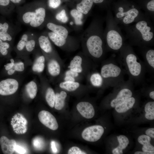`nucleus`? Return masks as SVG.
<instances>
[{
	"label": "nucleus",
	"mask_w": 154,
	"mask_h": 154,
	"mask_svg": "<svg viewBox=\"0 0 154 154\" xmlns=\"http://www.w3.org/2000/svg\"><path fill=\"white\" fill-rule=\"evenodd\" d=\"M123 26L125 36L130 40L146 43L153 40V24L150 18L146 15L133 24Z\"/></svg>",
	"instance_id": "nucleus-1"
},
{
	"label": "nucleus",
	"mask_w": 154,
	"mask_h": 154,
	"mask_svg": "<svg viewBox=\"0 0 154 154\" xmlns=\"http://www.w3.org/2000/svg\"><path fill=\"white\" fill-rule=\"evenodd\" d=\"M103 21L101 19H94L90 27L87 34L86 46L90 54L96 58H99L103 53L104 39Z\"/></svg>",
	"instance_id": "nucleus-2"
},
{
	"label": "nucleus",
	"mask_w": 154,
	"mask_h": 154,
	"mask_svg": "<svg viewBox=\"0 0 154 154\" xmlns=\"http://www.w3.org/2000/svg\"><path fill=\"white\" fill-rule=\"evenodd\" d=\"M106 19V27L104 31V38L111 49L117 50L122 47L123 35L120 28L115 21L112 12L108 10Z\"/></svg>",
	"instance_id": "nucleus-3"
},
{
	"label": "nucleus",
	"mask_w": 154,
	"mask_h": 154,
	"mask_svg": "<svg viewBox=\"0 0 154 154\" xmlns=\"http://www.w3.org/2000/svg\"><path fill=\"white\" fill-rule=\"evenodd\" d=\"M125 6H118L114 10V18L118 25L123 26L130 25L137 21L145 16L144 13L135 5Z\"/></svg>",
	"instance_id": "nucleus-4"
},
{
	"label": "nucleus",
	"mask_w": 154,
	"mask_h": 154,
	"mask_svg": "<svg viewBox=\"0 0 154 154\" xmlns=\"http://www.w3.org/2000/svg\"><path fill=\"white\" fill-rule=\"evenodd\" d=\"M46 15L45 9L42 7L24 12L22 15L23 22L33 28L40 26L44 22Z\"/></svg>",
	"instance_id": "nucleus-5"
},
{
	"label": "nucleus",
	"mask_w": 154,
	"mask_h": 154,
	"mask_svg": "<svg viewBox=\"0 0 154 154\" xmlns=\"http://www.w3.org/2000/svg\"><path fill=\"white\" fill-rule=\"evenodd\" d=\"M104 132V128L102 126L94 125L85 129L82 132V136L86 141L95 142L101 138Z\"/></svg>",
	"instance_id": "nucleus-6"
},
{
	"label": "nucleus",
	"mask_w": 154,
	"mask_h": 154,
	"mask_svg": "<svg viewBox=\"0 0 154 154\" xmlns=\"http://www.w3.org/2000/svg\"><path fill=\"white\" fill-rule=\"evenodd\" d=\"M18 82L13 78H8L0 82V94L7 96L15 93L17 90Z\"/></svg>",
	"instance_id": "nucleus-7"
},
{
	"label": "nucleus",
	"mask_w": 154,
	"mask_h": 154,
	"mask_svg": "<svg viewBox=\"0 0 154 154\" xmlns=\"http://www.w3.org/2000/svg\"><path fill=\"white\" fill-rule=\"evenodd\" d=\"M38 116L40 121L46 127L53 130L58 129V125L56 118L49 112L42 110L39 112Z\"/></svg>",
	"instance_id": "nucleus-8"
},
{
	"label": "nucleus",
	"mask_w": 154,
	"mask_h": 154,
	"mask_svg": "<svg viewBox=\"0 0 154 154\" xmlns=\"http://www.w3.org/2000/svg\"><path fill=\"white\" fill-rule=\"evenodd\" d=\"M136 56L133 54L130 53L126 57V61L129 71L133 76L139 75L141 71L140 64L137 62Z\"/></svg>",
	"instance_id": "nucleus-9"
},
{
	"label": "nucleus",
	"mask_w": 154,
	"mask_h": 154,
	"mask_svg": "<svg viewBox=\"0 0 154 154\" xmlns=\"http://www.w3.org/2000/svg\"><path fill=\"white\" fill-rule=\"evenodd\" d=\"M76 108L81 115L86 119H91L94 116V108L92 105L88 102H79L76 106Z\"/></svg>",
	"instance_id": "nucleus-10"
},
{
	"label": "nucleus",
	"mask_w": 154,
	"mask_h": 154,
	"mask_svg": "<svg viewBox=\"0 0 154 154\" xmlns=\"http://www.w3.org/2000/svg\"><path fill=\"white\" fill-rule=\"evenodd\" d=\"M121 69L118 66L110 63L104 65L101 69V74L104 78L116 77L120 73Z\"/></svg>",
	"instance_id": "nucleus-11"
},
{
	"label": "nucleus",
	"mask_w": 154,
	"mask_h": 154,
	"mask_svg": "<svg viewBox=\"0 0 154 154\" xmlns=\"http://www.w3.org/2000/svg\"><path fill=\"white\" fill-rule=\"evenodd\" d=\"M0 144L2 150L5 154H13L17 145L15 140L9 139L5 136H2L0 138Z\"/></svg>",
	"instance_id": "nucleus-12"
},
{
	"label": "nucleus",
	"mask_w": 154,
	"mask_h": 154,
	"mask_svg": "<svg viewBox=\"0 0 154 154\" xmlns=\"http://www.w3.org/2000/svg\"><path fill=\"white\" fill-rule=\"evenodd\" d=\"M132 95L131 91L129 89L127 88L122 89L118 93L116 98L111 102V106L115 108L117 105L131 97Z\"/></svg>",
	"instance_id": "nucleus-13"
},
{
	"label": "nucleus",
	"mask_w": 154,
	"mask_h": 154,
	"mask_svg": "<svg viewBox=\"0 0 154 154\" xmlns=\"http://www.w3.org/2000/svg\"><path fill=\"white\" fill-rule=\"evenodd\" d=\"M47 28L51 31L62 37L66 39L68 35V31L64 27L49 22L46 24Z\"/></svg>",
	"instance_id": "nucleus-14"
},
{
	"label": "nucleus",
	"mask_w": 154,
	"mask_h": 154,
	"mask_svg": "<svg viewBox=\"0 0 154 154\" xmlns=\"http://www.w3.org/2000/svg\"><path fill=\"white\" fill-rule=\"evenodd\" d=\"M138 142L143 146L142 150L143 151L147 152H154V147L150 143L151 137L145 135L139 136L137 139Z\"/></svg>",
	"instance_id": "nucleus-15"
},
{
	"label": "nucleus",
	"mask_w": 154,
	"mask_h": 154,
	"mask_svg": "<svg viewBox=\"0 0 154 154\" xmlns=\"http://www.w3.org/2000/svg\"><path fill=\"white\" fill-rule=\"evenodd\" d=\"M135 102V98L131 97L116 106L115 110L119 113L125 112L133 107Z\"/></svg>",
	"instance_id": "nucleus-16"
},
{
	"label": "nucleus",
	"mask_w": 154,
	"mask_h": 154,
	"mask_svg": "<svg viewBox=\"0 0 154 154\" xmlns=\"http://www.w3.org/2000/svg\"><path fill=\"white\" fill-rule=\"evenodd\" d=\"M117 138L119 145L113 149L112 153L113 154H122L123 150L126 148L129 143V140L126 136L122 135L117 136Z\"/></svg>",
	"instance_id": "nucleus-17"
},
{
	"label": "nucleus",
	"mask_w": 154,
	"mask_h": 154,
	"mask_svg": "<svg viewBox=\"0 0 154 154\" xmlns=\"http://www.w3.org/2000/svg\"><path fill=\"white\" fill-rule=\"evenodd\" d=\"M38 43L40 48L46 53L50 52L52 50V47L48 36L41 35L38 38Z\"/></svg>",
	"instance_id": "nucleus-18"
},
{
	"label": "nucleus",
	"mask_w": 154,
	"mask_h": 154,
	"mask_svg": "<svg viewBox=\"0 0 154 154\" xmlns=\"http://www.w3.org/2000/svg\"><path fill=\"white\" fill-rule=\"evenodd\" d=\"M93 3L92 0H82L77 4L76 9L83 14L87 15L91 10Z\"/></svg>",
	"instance_id": "nucleus-19"
},
{
	"label": "nucleus",
	"mask_w": 154,
	"mask_h": 154,
	"mask_svg": "<svg viewBox=\"0 0 154 154\" xmlns=\"http://www.w3.org/2000/svg\"><path fill=\"white\" fill-rule=\"evenodd\" d=\"M67 96L66 92L64 91L55 94L54 105L55 109L57 110H60L63 108Z\"/></svg>",
	"instance_id": "nucleus-20"
},
{
	"label": "nucleus",
	"mask_w": 154,
	"mask_h": 154,
	"mask_svg": "<svg viewBox=\"0 0 154 154\" xmlns=\"http://www.w3.org/2000/svg\"><path fill=\"white\" fill-rule=\"evenodd\" d=\"M82 59L80 56H75L71 61L69 66L70 70L78 73L82 72Z\"/></svg>",
	"instance_id": "nucleus-21"
},
{
	"label": "nucleus",
	"mask_w": 154,
	"mask_h": 154,
	"mask_svg": "<svg viewBox=\"0 0 154 154\" xmlns=\"http://www.w3.org/2000/svg\"><path fill=\"white\" fill-rule=\"evenodd\" d=\"M47 67L48 72L51 76H55L60 74V66L56 60H50L48 63Z\"/></svg>",
	"instance_id": "nucleus-22"
},
{
	"label": "nucleus",
	"mask_w": 154,
	"mask_h": 154,
	"mask_svg": "<svg viewBox=\"0 0 154 154\" xmlns=\"http://www.w3.org/2000/svg\"><path fill=\"white\" fill-rule=\"evenodd\" d=\"M48 36L49 39L58 46H62L66 43V39L62 37L52 31L48 33Z\"/></svg>",
	"instance_id": "nucleus-23"
},
{
	"label": "nucleus",
	"mask_w": 154,
	"mask_h": 154,
	"mask_svg": "<svg viewBox=\"0 0 154 154\" xmlns=\"http://www.w3.org/2000/svg\"><path fill=\"white\" fill-rule=\"evenodd\" d=\"M45 59L43 56L38 57L36 60L32 67V70L35 72H42L44 68Z\"/></svg>",
	"instance_id": "nucleus-24"
},
{
	"label": "nucleus",
	"mask_w": 154,
	"mask_h": 154,
	"mask_svg": "<svg viewBox=\"0 0 154 154\" xmlns=\"http://www.w3.org/2000/svg\"><path fill=\"white\" fill-rule=\"evenodd\" d=\"M59 86L61 88L72 92L76 90L79 87L80 84L75 81H65L60 83Z\"/></svg>",
	"instance_id": "nucleus-25"
},
{
	"label": "nucleus",
	"mask_w": 154,
	"mask_h": 154,
	"mask_svg": "<svg viewBox=\"0 0 154 154\" xmlns=\"http://www.w3.org/2000/svg\"><path fill=\"white\" fill-rule=\"evenodd\" d=\"M144 110L145 114V117L147 119L153 120L154 119V102L147 103L145 106Z\"/></svg>",
	"instance_id": "nucleus-26"
},
{
	"label": "nucleus",
	"mask_w": 154,
	"mask_h": 154,
	"mask_svg": "<svg viewBox=\"0 0 154 154\" xmlns=\"http://www.w3.org/2000/svg\"><path fill=\"white\" fill-rule=\"evenodd\" d=\"M27 92L30 98L33 99L36 97L37 92L36 84L33 81L28 83L26 86Z\"/></svg>",
	"instance_id": "nucleus-27"
},
{
	"label": "nucleus",
	"mask_w": 154,
	"mask_h": 154,
	"mask_svg": "<svg viewBox=\"0 0 154 154\" xmlns=\"http://www.w3.org/2000/svg\"><path fill=\"white\" fill-rule=\"evenodd\" d=\"M55 97V94L53 89L48 88L46 92L45 99L49 106L52 108L54 106Z\"/></svg>",
	"instance_id": "nucleus-28"
},
{
	"label": "nucleus",
	"mask_w": 154,
	"mask_h": 154,
	"mask_svg": "<svg viewBox=\"0 0 154 154\" xmlns=\"http://www.w3.org/2000/svg\"><path fill=\"white\" fill-rule=\"evenodd\" d=\"M71 16L74 18L75 24L78 25L82 24L83 14L76 9H73L70 12Z\"/></svg>",
	"instance_id": "nucleus-29"
},
{
	"label": "nucleus",
	"mask_w": 154,
	"mask_h": 154,
	"mask_svg": "<svg viewBox=\"0 0 154 154\" xmlns=\"http://www.w3.org/2000/svg\"><path fill=\"white\" fill-rule=\"evenodd\" d=\"M92 84L96 86H100L102 83V78L101 75L98 73H96L92 74L90 78Z\"/></svg>",
	"instance_id": "nucleus-30"
},
{
	"label": "nucleus",
	"mask_w": 154,
	"mask_h": 154,
	"mask_svg": "<svg viewBox=\"0 0 154 154\" xmlns=\"http://www.w3.org/2000/svg\"><path fill=\"white\" fill-rule=\"evenodd\" d=\"M29 34L26 33L22 35L17 46V48L18 50L21 51L25 47L26 42L29 40Z\"/></svg>",
	"instance_id": "nucleus-31"
},
{
	"label": "nucleus",
	"mask_w": 154,
	"mask_h": 154,
	"mask_svg": "<svg viewBox=\"0 0 154 154\" xmlns=\"http://www.w3.org/2000/svg\"><path fill=\"white\" fill-rule=\"evenodd\" d=\"M55 18L58 21L63 23H66L68 20L66 11L64 9L56 14Z\"/></svg>",
	"instance_id": "nucleus-32"
},
{
	"label": "nucleus",
	"mask_w": 154,
	"mask_h": 154,
	"mask_svg": "<svg viewBox=\"0 0 154 154\" xmlns=\"http://www.w3.org/2000/svg\"><path fill=\"white\" fill-rule=\"evenodd\" d=\"M146 58L149 64L154 68V50L153 49L149 50L146 53Z\"/></svg>",
	"instance_id": "nucleus-33"
},
{
	"label": "nucleus",
	"mask_w": 154,
	"mask_h": 154,
	"mask_svg": "<svg viewBox=\"0 0 154 154\" xmlns=\"http://www.w3.org/2000/svg\"><path fill=\"white\" fill-rule=\"evenodd\" d=\"M35 41L34 39H29L27 42L25 47L26 50L28 52L32 51L35 47Z\"/></svg>",
	"instance_id": "nucleus-34"
},
{
	"label": "nucleus",
	"mask_w": 154,
	"mask_h": 154,
	"mask_svg": "<svg viewBox=\"0 0 154 154\" xmlns=\"http://www.w3.org/2000/svg\"><path fill=\"white\" fill-rule=\"evenodd\" d=\"M61 0H48L49 7L52 9H55L58 7L61 4Z\"/></svg>",
	"instance_id": "nucleus-35"
},
{
	"label": "nucleus",
	"mask_w": 154,
	"mask_h": 154,
	"mask_svg": "<svg viewBox=\"0 0 154 154\" xmlns=\"http://www.w3.org/2000/svg\"><path fill=\"white\" fill-rule=\"evenodd\" d=\"M68 154H86V153L82 151L77 147L73 146L71 147L68 151Z\"/></svg>",
	"instance_id": "nucleus-36"
},
{
	"label": "nucleus",
	"mask_w": 154,
	"mask_h": 154,
	"mask_svg": "<svg viewBox=\"0 0 154 154\" xmlns=\"http://www.w3.org/2000/svg\"><path fill=\"white\" fill-rule=\"evenodd\" d=\"M0 39L3 41H10L12 40V38L7 32L4 33L0 31Z\"/></svg>",
	"instance_id": "nucleus-37"
},
{
	"label": "nucleus",
	"mask_w": 154,
	"mask_h": 154,
	"mask_svg": "<svg viewBox=\"0 0 154 154\" xmlns=\"http://www.w3.org/2000/svg\"><path fill=\"white\" fill-rule=\"evenodd\" d=\"M15 71L21 72L24 70V64L22 62H20L15 63L14 66Z\"/></svg>",
	"instance_id": "nucleus-38"
},
{
	"label": "nucleus",
	"mask_w": 154,
	"mask_h": 154,
	"mask_svg": "<svg viewBox=\"0 0 154 154\" xmlns=\"http://www.w3.org/2000/svg\"><path fill=\"white\" fill-rule=\"evenodd\" d=\"M9 28V24L7 23H4L3 24L0 23V31L4 33L7 32Z\"/></svg>",
	"instance_id": "nucleus-39"
},
{
	"label": "nucleus",
	"mask_w": 154,
	"mask_h": 154,
	"mask_svg": "<svg viewBox=\"0 0 154 154\" xmlns=\"http://www.w3.org/2000/svg\"><path fill=\"white\" fill-rule=\"evenodd\" d=\"M145 133L146 135L152 138H154V128H151L147 129Z\"/></svg>",
	"instance_id": "nucleus-40"
},
{
	"label": "nucleus",
	"mask_w": 154,
	"mask_h": 154,
	"mask_svg": "<svg viewBox=\"0 0 154 154\" xmlns=\"http://www.w3.org/2000/svg\"><path fill=\"white\" fill-rule=\"evenodd\" d=\"M78 75V73L69 70L66 71L65 73L66 76H70L74 78L77 77Z\"/></svg>",
	"instance_id": "nucleus-41"
},
{
	"label": "nucleus",
	"mask_w": 154,
	"mask_h": 154,
	"mask_svg": "<svg viewBox=\"0 0 154 154\" xmlns=\"http://www.w3.org/2000/svg\"><path fill=\"white\" fill-rule=\"evenodd\" d=\"M15 151L20 154H24L26 152V151L24 148L17 145L15 146Z\"/></svg>",
	"instance_id": "nucleus-42"
},
{
	"label": "nucleus",
	"mask_w": 154,
	"mask_h": 154,
	"mask_svg": "<svg viewBox=\"0 0 154 154\" xmlns=\"http://www.w3.org/2000/svg\"><path fill=\"white\" fill-rule=\"evenodd\" d=\"M10 60L11 62L7 64L5 66V69L7 71L13 68L15 64L14 61L13 59H11Z\"/></svg>",
	"instance_id": "nucleus-43"
},
{
	"label": "nucleus",
	"mask_w": 154,
	"mask_h": 154,
	"mask_svg": "<svg viewBox=\"0 0 154 154\" xmlns=\"http://www.w3.org/2000/svg\"><path fill=\"white\" fill-rule=\"evenodd\" d=\"M10 47L9 44L7 42H3L0 46V48L8 49Z\"/></svg>",
	"instance_id": "nucleus-44"
},
{
	"label": "nucleus",
	"mask_w": 154,
	"mask_h": 154,
	"mask_svg": "<svg viewBox=\"0 0 154 154\" xmlns=\"http://www.w3.org/2000/svg\"><path fill=\"white\" fill-rule=\"evenodd\" d=\"M9 0H0V5L6 6L8 5L10 3Z\"/></svg>",
	"instance_id": "nucleus-45"
},
{
	"label": "nucleus",
	"mask_w": 154,
	"mask_h": 154,
	"mask_svg": "<svg viewBox=\"0 0 154 154\" xmlns=\"http://www.w3.org/2000/svg\"><path fill=\"white\" fill-rule=\"evenodd\" d=\"M64 80L65 81L74 82L75 81L74 78L70 76H66Z\"/></svg>",
	"instance_id": "nucleus-46"
},
{
	"label": "nucleus",
	"mask_w": 154,
	"mask_h": 154,
	"mask_svg": "<svg viewBox=\"0 0 154 154\" xmlns=\"http://www.w3.org/2000/svg\"><path fill=\"white\" fill-rule=\"evenodd\" d=\"M51 146L52 149V151L54 153H56L57 151V148L56 147L55 142L54 141H52L51 142Z\"/></svg>",
	"instance_id": "nucleus-47"
},
{
	"label": "nucleus",
	"mask_w": 154,
	"mask_h": 154,
	"mask_svg": "<svg viewBox=\"0 0 154 154\" xmlns=\"http://www.w3.org/2000/svg\"><path fill=\"white\" fill-rule=\"evenodd\" d=\"M0 51L1 54L3 55H6L8 53V50L7 49L0 48Z\"/></svg>",
	"instance_id": "nucleus-48"
},
{
	"label": "nucleus",
	"mask_w": 154,
	"mask_h": 154,
	"mask_svg": "<svg viewBox=\"0 0 154 154\" xmlns=\"http://www.w3.org/2000/svg\"><path fill=\"white\" fill-rule=\"evenodd\" d=\"M154 152H147L144 151H137L134 153L135 154H153Z\"/></svg>",
	"instance_id": "nucleus-49"
},
{
	"label": "nucleus",
	"mask_w": 154,
	"mask_h": 154,
	"mask_svg": "<svg viewBox=\"0 0 154 154\" xmlns=\"http://www.w3.org/2000/svg\"><path fill=\"white\" fill-rule=\"evenodd\" d=\"M15 71V70L12 68L8 70L7 73L8 75H11L13 74L14 73Z\"/></svg>",
	"instance_id": "nucleus-50"
},
{
	"label": "nucleus",
	"mask_w": 154,
	"mask_h": 154,
	"mask_svg": "<svg viewBox=\"0 0 154 154\" xmlns=\"http://www.w3.org/2000/svg\"><path fill=\"white\" fill-rule=\"evenodd\" d=\"M94 3H103L104 0H92Z\"/></svg>",
	"instance_id": "nucleus-51"
},
{
	"label": "nucleus",
	"mask_w": 154,
	"mask_h": 154,
	"mask_svg": "<svg viewBox=\"0 0 154 154\" xmlns=\"http://www.w3.org/2000/svg\"><path fill=\"white\" fill-rule=\"evenodd\" d=\"M150 97L153 100H154V91H153L149 94Z\"/></svg>",
	"instance_id": "nucleus-52"
},
{
	"label": "nucleus",
	"mask_w": 154,
	"mask_h": 154,
	"mask_svg": "<svg viewBox=\"0 0 154 154\" xmlns=\"http://www.w3.org/2000/svg\"><path fill=\"white\" fill-rule=\"evenodd\" d=\"M11 1L14 3H19L21 0H9Z\"/></svg>",
	"instance_id": "nucleus-53"
},
{
	"label": "nucleus",
	"mask_w": 154,
	"mask_h": 154,
	"mask_svg": "<svg viewBox=\"0 0 154 154\" xmlns=\"http://www.w3.org/2000/svg\"><path fill=\"white\" fill-rule=\"evenodd\" d=\"M3 43V42L2 40L0 39V45H1L2 43Z\"/></svg>",
	"instance_id": "nucleus-54"
},
{
	"label": "nucleus",
	"mask_w": 154,
	"mask_h": 154,
	"mask_svg": "<svg viewBox=\"0 0 154 154\" xmlns=\"http://www.w3.org/2000/svg\"><path fill=\"white\" fill-rule=\"evenodd\" d=\"M70 24L71 25H72L73 24V22L71 21L70 23Z\"/></svg>",
	"instance_id": "nucleus-55"
},
{
	"label": "nucleus",
	"mask_w": 154,
	"mask_h": 154,
	"mask_svg": "<svg viewBox=\"0 0 154 154\" xmlns=\"http://www.w3.org/2000/svg\"><path fill=\"white\" fill-rule=\"evenodd\" d=\"M0 53H1V52H0Z\"/></svg>",
	"instance_id": "nucleus-56"
},
{
	"label": "nucleus",
	"mask_w": 154,
	"mask_h": 154,
	"mask_svg": "<svg viewBox=\"0 0 154 154\" xmlns=\"http://www.w3.org/2000/svg\"></svg>",
	"instance_id": "nucleus-57"
}]
</instances>
